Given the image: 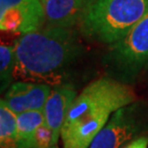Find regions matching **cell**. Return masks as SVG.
I'll return each instance as SVG.
<instances>
[{"label":"cell","mask_w":148,"mask_h":148,"mask_svg":"<svg viewBox=\"0 0 148 148\" xmlns=\"http://www.w3.org/2000/svg\"><path fill=\"white\" fill-rule=\"evenodd\" d=\"M50 148H58V147H57V145H55V146H51Z\"/></svg>","instance_id":"9a60e30c"},{"label":"cell","mask_w":148,"mask_h":148,"mask_svg":"<svg viewBox=\"0 0 148 148\" xmlns=\"http://www.w3.org/2000/svg\"><path fill=\"white\" fill-rule=\"evenodd\" d=\"M146 125L143 112L134 103L112 114L90 148H122L140 137Z\"/></svg>","instance_id":"5b68a950"},{"label":"cell","mask_w":148,"mask_h":148,"mask_svg":"<svg viewBox=\"0 0 148 148\" xmlns=\"http://www.w3.org/2000/svg\"><path fill=\"white\" fill-rule=\"evenodd\" d=\"M14 80L59 86L66 70L81 53L71 28L45 26L21 35L14 41Z\"/></svg>","instance_id":"6da1fadb"},{"label":"cell","mask_w":148,"mask_h":148,"mask_svg":"<svg viewBox=\"0 0 148 148\" xmlns=\"http://www.w3.org/2000/svg\"><path fill=\"white\" fill-rule=\"evenodd\" d=\"M108 62L127 76H135L147 66L148 12L121 40L110 44Z\"/></svg>","instance_id":"277c9868"},{"label":"cell","mask_w":148,"mask_h":148,"mask_svg":"<svg viewBox=\"0 0 148 148\" xmlns=\"http://www.w3.org/2000/svg\"><path fill=\"white\" fill-rule=\"evenodd\" d=\"M77 96L76 90L69 86H55L43 109L44 124L51 130L53 146L57 145L66 115Z\"/></svg>","instance_id":"52a82bcc"},{"label":"cell","mask_w":148,"mask_h":148,"mask_svg":"<svg viewBox=\"0 0 148 148\" xmlns=\"http://www.w3.org/2000/svg\"><path fill=\"white\" fill-rule=\"evenodd\" d=\"M51 146H53L52 132L43 123L37 130L33 148H50Z\"/></svg>","instance_id":"4fadbf2b"},{"label":"cell","mask_w":148,"mask_h":148,"mask_svg":"<svg viewBox=\"0 0 148 148\" xmlns=\"http://www.w3.org/2000/svg\"><path fill=\"white\" fill-rule=\"evenodd\" d=\"M148 146V138L144 136L137 138L136 140L130 141L122 148H147Z\"/></svg>","instance_id":"5bb4252c"},{"label":"cell","mask_w":148,"mask_h":148,"mask_svg":"<svg viewBox=\"0 0 148 148\" xmlns=\"http://www.w3.org/2000/svg\"><path fill=\"white\" fill-rule=\"evenodd\" d=\"M148 12V0H90L80 22L86 37L112 44Z\"/></svg>","instance_id":"3957f363"},{"label":"cell","mask_w":148,"mask_h":148,"mask_svg":"<svg viewBox=\"0 0 148 148\" xmlns=\"http://www.w3.org/2000/svg\"><path fill=\"white\" fill-rule=\"evenodd\" d=\"M16 66L14 45L1 44L0 46V81H1V92L11 87L14 80V70Z\"/></svg>","instance_id":"7c38bea8"},{"label":"cell","mask_w":148,"mask_h":148,"mask_svg":"<svg viewBox=\"0 0 148 148\" xmlns=\"http://www.w3.org/2000/svg\"><path fill=\"white\" fill-rule=\"evenodd\" d=\"M40 2H41V3H42V2H43V1H44V0H40Z\"/></svg>","instance_id":"2e32d148"},{"label":"cell","mask_w":148,"mask_h":148,"mask_svg":"<svg viewBox=\"0 0 148 148\" xmlns=\"http://www.w3.org/2000/svg\"><path fill=\"white\" fill-rule=\"evenodd\" d=\"M17 114L6 105L4 100L0 102V147L17 148Z\"/></svg>","instance_id":"8fae6325"},{"label":"cell","mask_w":148,"mask_h":148,"mask_svg":"<svg viewBox=\"0 0 148 148\" xmlns=\"http://www.w3.org/2000/svg\"><path fill=\"white\" fill-rule=\"evenodd\" d=\"M51 90V86L46 84L16 81L11 85L2 99L16 114L30 111H43Z\"/></svg>","instance_id":"8992f818"},{"label":"cell","mask_w":148,"mask_h":148,"mask_svg":"<svg viewBox=\"0 0 148 148\" xmlns=\"http://www.w3.org/2000/svg\"><path fill=\"white\" fill-rule=\"evenodd\" d=\"M14 9L22 19L21 34L38 31L45 24L43 6L40 0H0V10Z\"/></svg>","instance_id":"9c48e42d"},{"label":"cell","mask_w":148,"mask_h":148,"mask_svg":"<svg viewBox=\"0 0 148 148\" xmlns=\"http://www.w3.org/2000/svg\"><path fill=\"white\" fill-rule=\"evenodd\" d=\"M90 0H44L45 26L72 28L81 22Z\"/></svg>","instance_id":"ba28073f"},{"label":"cell","mask_w":148,"mask_h":148,"mask_svg":"<svg viewBox=\"0 0 148 148\" xmlns=\"http://www.w3.org/2000/svg\"><path fill=\"white\" fill-rule=\"evenodd\" d=\"M43 123V111H30L17 114V148H33L37 130Z\"/></svg>","instance_id":"30bf717a"},{"label":"cell","mask_w":148,"mask_h":148,"mask_svg":"<svg viewBox=\"0 0 148 148\" xmlns=\"http://www.w3.org/2000/svg\"><path fill=\"white\" fill-rule=\"evenodd\" d=\"M135 101L134 90L116 80L100 78L90 83L66 115L61 132L64 148H90L111 115Z\"/></svg>","instance_id":"7a4b0ae2"}]
</instances>
